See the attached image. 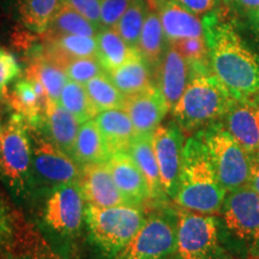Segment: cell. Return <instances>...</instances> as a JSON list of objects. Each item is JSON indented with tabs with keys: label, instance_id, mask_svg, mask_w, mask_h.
Wrapping results in <instances>:
<instances>
[{
	"label": "cell",
	"instance_id": "cell-1",
	"mask_svg": "<svg viewBox=\"0 0 259 259\" xmlns=\"http://www.w3.org/2000/svg\"><path fill=\"white\" fill-rule=\"evenodd\" d=\"M25 208L38 232L61 259H74L85 229L87 200L78 183L36 191Z\"/></svg>",
	"mask_w": 259,
	"mask_h": 259
},
{
	"label": "cell",
	"instance_id": "cell-2",
	"mask_svg": "<svg viewBox=\"0 0 259 259\" xmlns=\"http://www.w3.org/2000/svg\"><path fill=\"white\" fill-rule=\"evenodd\" d=\"M203 28L211 73L236 100L255 95L259 92V57L231 24L215 14L203 18Z\"/></svg>",
	"mask_w": 259,
	"mask_h": 259
},
{
	"label": "cell",
	"instance_id": "cell-3",
	"mask_svg": "<svg viewBox=\"0 0 259 259\" xmlns=\"http://www.w3.org/2000/svg\"><path fill=\"white\" fill-rule=\"evenodd\" d=\"M32 149L28 121L16 112H0V181L14 202L27 206L32 193Z\"/></svg>",
	"mask_w": 259,
	"mask_h": 259
},
{
	"label": "cell",
	"instance_id": "cell-4",
	"mask_svg": "<svg viewBox=\"0 0 259 259\" xmlns=\"http://www.w3.org/2000/svg\"><path fill=\"white\" fill-rule=\"evenodd\" d=\"M226 194L205 144L198 135L187 139L176 202L189 211L215 215L221 211Z\"/></svg>",
	"mask_w": 259,
	"mask_h": 259
},
{
	"label": "cell",
	"instance_id": "cell-5",
	"mask_svg": "<svg viewBox=\"0 0 259 259\" xmlns=\"http://www.w3.org/2000/svg\"><path fill=\"white\" fill-rule=\"evenodd\" d=\"M144 220L139 205L100 208L87 204V241L97 258L113 259L134 238Z\"/></svg>",
	"mask_w": 259,
	"mask_h": 259
},
{
	"label": "cell",
	"instance_id": "cell-6",
	"mask_svg": "<svg viewBox=\"0 0 259 259\" xmlns=\"http://www.w3.org/2000/svg\"><path fill=\"white\" fill-rule=\"evenodd\" d=\"M235 101L211 72L193 73L185 92L171 108V114L181 130L193 131L225 118Z\"/></svg>",
	"mask_w": 259,
	"mask_h": 259
},
{
	"label": "cell",
	"instance_id": "cell-7",
	"mask_svg": "<svg viewBox=\"0 0 259 259\" xmlns=\"http://www.w3.org/2000/svg\"><path fill=\"white\" fill-rule=\"evenodd\" d=\"M205 144L213 169L226 192L248 185L251 156L223 124L215 122L197 134Z\"/></svg>",
	"mask_w": 259,
	"mask_h": 259
},
{
	"label": "cell",
	"instance_id": "cell-8",
	"mask_svg": "<svg viewBox=\"0 0 259 259\" xmlns=\"http://www.w3.org/2000/svg\"><path fill=\"white\" fill-rule=\"evenodd\" d=\"M178 211L161 208L145 216L134 238L113 259H171L177 250Z\"/></svg>",
	"mask_w": 259,
	"mask_h": 259
},
{
	"label": "cell",
	"instance_id": "cell-9",
	"mask_svg": "<svg viewBox=\"0 0 259 259\" xmlns=\"http://www.w3.org/2000/svg\"><path fill=\"white\" fill-rule=\"evenodd\" d=\"M29 131L32 149V193L64 184L78 183L79 164L60 150L41 128L29 125Z\"/></svg>",
	"mask_w": 259,
	"mask_h": 259
},
{
	"label": "cell",
	"instance_id": "cell-10",
	"mask_svg": "<svg viewBox=\"0 0 259 259\" xmlns=\"http://www.w3.org/2000/svg\"><path fill=\"white\" fill-rule=\"evenodd\" d=\"M178 259H220L219 221L213 215L178 211Z\"/></svg>",
	"mask_w": 259,
	"mask_h": 259
},
{
	"label": "cell",
	"instance_id": "cell-11",
	"mask_svg": "<svg viewBox=\"0 0 259 259\" xmlns=\"http://www.w3.org/2000/svg\"><path fill=\"white\" fill-rule=\"evenodd\" d=\"M223 222L236 239L250 247L259 246V196L250 186L226 194Z\"/></svg>",
	"mask_w": 259,
	"mask_h": 259
},
{
	"label": "cell",
	"instance_id": "cell-12",
	"mask_svg": "<svg viewBox=\"0 0 259 259\" xmlns=\"http://www.w3.org/2000/svg\"><path fill=\"white\" fill-rule=\"evenodd\" d=\"M162 189L166 198L176 200L184 160V135L178 124L160 125L153 132Z\"/></svg>",
	"mask_w": 259,
	"mask_h": 259
},
{
	"label": "cell",
	"instance_id": "cell-13",
	"mask_svg": "<svg viewBox=\"0 0 259 259\" xmlns=\"http://www.w3.org/2000/svg\"><path fill=\"white\" fill-rule=\"evenodd\" d=\"M122 109L131 119L136 134L154 132L169 111L160 88L154 84L142 92L125 96Z\"/></svg>",
	"mask_w": 259,
	"mask_h": 259
},
{
	"label": "cell",
	"instance_id": "cell-14",
	"mask_svg": "<svg viewBox=\"0 0 259 259\" xmlns=\"http://www.w3.org/2000/svg\"><path fill=\"white\" fill-rule=\"evenodd\" d=\"M78 184L87 204L90 205L108 208L130 204L124 194L116 187L107 162L80 166Z\"/></svg>",
	"mask_w": 259,
	"mask_h": 259
},
{
	"label": "cell",
	"instance_id": "cell-15",
	"mask_svg": "<svg viewBox=\"0 0 259 259\" xmlns=\"http://www.w3.org/2000/svg\"><path fill=\"white\" fill-rule=\"evenodd\" d=\"M107 164L116 187L130 204L141 205L151 200L148 181L128 151H118L112 154Z\"/></svg>",
	"mask_w": 259,
	"mask_h": 259
},
{
	"label": "cell",
	"instance_id": "cell-16",
	"mask_svg": "<svg viewBox=\"0 0 259 259\" xmlns=\"http://www.w3.org/2000/svg\"><path fill=\"white\" fill-rule=\"evenodd\" d=\"M223 126L248 154L259 151V106L254 100H236Z\"/></svg>",
	"mask_w": 259,
	"mask_h": 259
},
{
	"label": "cell",
	"instance_id": "cell-17",
	"mask_svg": "<svg viewBox=\"0 0 259 259\" xmlns=\"http://www.w3.org/2000/svg\"><path fill=\"white\" fill-rule=\"evenodd\" d=\"M160 88L162 95L166 100L168 108H173L185 92L187 84L192 77L189 63L181 56L179 51L169 45L164 51L160 65Z\"/></svg>",
	"mask_w": 259,
	"mask_h": 259
},
{
	"label": "cell",
	"instance_id": "cell-18",
	"mask_svg": "<svg viewBox=\"0 0 259 259\" xmlns=\"http://www.w3.org/2000/svg\"><path fill=\"white\" fill-rule=\"evenodd\" d=\"M80 122L58 101L48 100L41 130L60 150L73 158Z\"/></svg>",
	"mask_w": 259,
	"mask_h": 259
},
{
	"label": "cell",
	"instance_id": "cell-19",
	"mask_svg": "<svg viewBox=\"0 0 259 259\" xmlns=\"http://www.w3.org/2000/svg\"><path fill=\"white\" fill-rule=\"evenodd\" d=\"M158 16L166 38L169 42L192 37H203V21L197 15L173 2L167 0L160 6Z\"/></svg>",
	"mask_w": 259,
	"mask_h": 259
},
{
	"label": "cell",
	"instance_id": "cell-20",
	"mask_svg": "<svg viewBox=\"0 0 259 259\" xmlns=\"http://www.w3.org/2000/svg\"><path fill=\"white\" fill-rule=\"evenodd\" d=\"M94 120L101 132L111 155L118 151H128L136 131L125 109L116 108L102 111L95 116Z\"/></svg>",
	"mask_w": 259,
	"mask_h": 259
},
{
	"label": "cell",
	"instance_id": "cell-21",
	"mask_svg": "<svg viewBox=\"0 0 259 259\" xmlns=\"http://www.w3.org/2000/svg\"><path fill=\"white\" fill-rule=\"evenodd\" d=\"M128 154L134 158L136 164L139 167L148 181L151 200H157V202L163 200L166 196L162 189L160 169H158L153 143V132L136 134L135 138L130 144Z\"/></svg>",
	"mask_w": 259,
	"mask_h": 259
},
{
	"label": "cell",
	"instance_id": "cell-22",
	"mask_svg": "<svg viewBox=\"0 0 259 259\" xmlns=\"http://www.w3.org/2000/svg\"><path fill=\"white\" fill-rule=\"evenodd\" d=\"M6 100L10 109L23 116L29 125L42 127L48 102L40 99L31 79L22 78L16 82L11 92L6 95Z\"/></svg>",
	"mask_w": 259,
	"mask_h": 259
},
{
	"label": "cell",
	"instance_id": "cell-23",
	"mask_svg": "<svg viewBox=\"0 0 259 259\" xmlns=\"http://www.w3.org/2000/svg\"><path fill=\"white\" fill-rule=\"evenodd\" d=\"M96 41V58L105 72H111L126 61L141 54L137 48L128 46L114 28L102 29L97 32Z\"/></svg>",
	"mask_w": 259,
	"mask_h": 259
},
{
	"label": "cell",
	"instance_id": "cell-24",
	"mask_svg": "<svg viewBox=\"0 0 259 259\" xmlns=\"http://www.w3.org/2000/svg\"><path fill=\"white\" fill-rule=\"evenodd\" d=\"M111 157L108 148L94 119L80 125L74 144L73 160L79 164L103 163Z\"/></svg>",
	"mask_w": 259,
	"mask_h": 259
},
{
	"label": "cell",
	"instance_id": "cell-25",
	"mask_svg": "<svg viewBox=\"0 0 259 259\" xmlns=\"http://www.w3.org/2000/svg\"><path fill=\"white\" fill-rule=\"evenodd\" d=\"M114 85L125 96L139 93L147 89L151 84L150 66L141 54L136 56L116 67L115 70L107 72Z\"/></svg>",
	"mask_w": 259,
	"mask_h": 259
},
{
	"label": "cell",
	"instance_id": "cell-26",
	"mask_svg": "<svg viewBox=\"0 0 259 259\" xmlns=\"http://www.w3.org/2000/svg\"><path fill=\"white\" fill-rule=\"evenodd\" d=\"M164 35L158 12L149 11L139 36L137 50L150 67H157L164 53Z\"/></svg>",
	"mask_w": 259,
	"mask_h": 259
},
{
	"label": "cell",
	"instance_id": "cell-27",
	"mask_svg": "<svg viewBox=\"0 0 259 259\" xmlns=\"http://www.w3.org/2000/svg\"><path fill=\"white\" fill-rule=\"evenodd\" d=\"M25 78L38 80L53 101L59 100L61 90L69 80L63 67L47 60L44 57V52L41 56L31 59L25 69Z\"/></svg>",
	"mask_w": 259,
	"mask_h": 259
},
{
	"label": "cell",
	"instance_id": "cell-28",
	"mask_svg": "<svg viewBox=\"0 0 259 259\" xmlns=\"http://www.w3.org/2000/svg\"><path fill=\"white\" fill-rule=\"evenodd\" d=\"M61 0H17L18 19L23 27L44 34L50 27Z\"/></svg>",
	"mask_w": 259,
	"mask_h": 259
},
{
	"label": "cell",
	"instance_id": "cell-29",
	"mask_svg": "<svg viewBox=\"0 0 259 259\" xmlns=\"http://www.w3.org/2000/svg\"><path fill=\"white\" fill-rule=\"evenodd\" d=\"M97 29H100L79 12L60 2L56 14L52 18L51 24L45 32L47 34H72L82 36L96 37Z\"/></svg>",
	"mask_w": 259,
	"mask_h": 259
},
{
	"label": "cell",
	"instance_id": "cell-30",
	"mask_svg": "<svg viewBox=\"0 0 259 259\" xmlns=\"http://www.w3.org/2000/svg\"><path fill=\"white\" fill-rule=\"evenodd\" d=\"M58 102L67 109L80 124L95 119V116L99 114V111L90 100L85 85L73 80L69 79L65 83Z\"/></svg>",
	"mask_w": 259,
	"mask_h": 259
},
{
	"label": "cell",
	"instance_id": "cell-31",
	"mask_svg": "<svg viewBox=\"0 0 259 259\" xmlns=\"http://www.w3.org/2000/svg\"><path fill=\"white\" fill-rule=\"evenodd\" d=\"M84 85L99 113L124 107L125 95L116 88L107 72L100 73Z\"/></svg>",
	"mask_w": 259,
	"mask_h": 259
},
{
	"label": "cell",
	"instance_id": "cell-32",
	"mask_svg": "<svg viewBox=\"0 0 259 259\" xmlns=\"http://www.w3.org/2000/svg\"><path fill=\"white\" fill-rule=\"evenodd\" d=\"M145 16H147V6L144 0H134V3L128 6L125 14L115 24L114 29L128 46L137 48Z\"/></svg>",
	"mask_w": 259,
	"mask_h": 259
},
{
	"label": "cell",
	"instance_id": "cell-33",
	"mask_svg": "<svg viewBox=\"0 0 259 259\" xmlns=\"http://www.w3.org/2000/svg\"><path fill=\"white\" fill-rule=\"evenodd\" d=\"M169 44L174 45V47L180 52L181 56L185 58L192 70V74L198 72H211L208 47H206L204 36L185 38V40L169 42Z\"/></svg>",
	"mask_w": 259,
	"mask_h": 259
},
{
	"label": "cell",
	"instance_id": "cell-34",
	"mask_svg": "<svg viewBox=\"0 0 259 259\" xmlns=\"http://www.w3.org/2000/svg\"><path fill=\"white\" fill-rule=\"evenodd\" d=\"M105 72L97 58H74L65 66L67 78L73 82L85 84L94 77Z\"/></svg>",
	"mask_w": 259,
	"mask_h": 259
},
{
	"label": "cell",
	"instance_id": "cell-35",
	"mask_svg": "<svg viewBox=\"0 0 259 259\" xmlns=\"http://www.w3.org/2000/svg\"><path fill=\"white\" fill-rule=\"evenodd\" d=\"M16 223L11 208L0 197V257L11 250L16 240Z\"/></svg>",
	"mask_w": 259,
	"mask_h": 259
},
{
	"label": "cell",
	"instance_id": "cell-36",
	"mask_svg": "<svg viewBox=\"0 0 259 259\" xmlns=\"http://www.w3.org/2000/svg\"><path fill=\"white\" fill-rule=\"evenodd\" d=\"M22 70L18 60L11 52L0 48V97L6 99L8 85L19 78Z\"/></svg>",
	"mask_w": 259,
	"mask_h": 259
},
{
	"label": "cell",
	"instance_id": "cell-37",
	"mask_svg": "<svg viewBox=\"0 0 259 259\" xmlns=\"http://www.w3.org/2000/svg\"><path fill=\"white\" fill-rule=\"evenodd\" d=\"M134 0H102L100 28H114Z\"/></svg>",
	"mask_w": 259,
	"mask_h": 259
},
{
	"label": "cell",
	"instance_id": "cell-38",
	"mask_svg": "<svg viewBox=\"0 0 259 259\" xmlns=\"http://www.w3.org/2000/svg\"><path fill=\"white\" fill-rule=\"evenodd\" d=\"M100 28L101 0H61Z\"/></svg>",
	"mask_w": 259,
	"mask_h": 259
},
{
	"label": "cell",
	"instance_id": "cell-39",
	"mask_svg": "<svg viewBox=\"0 0 259 259\" xmlns=\"http://www.w3.org/2000/svg\"><path fill=\"white\" fill-rule=\"evenodd\" d=\"M192 14L199 16L211 11L218 0H173Z\"/></svg>",
	"mask_w": 259,
	"mask_h": 259
},
{
	"label": "cell",
	"instance_id": "cell-40",
	"mask_svg": "<svg viewBox=\"0 0 259 259\" xmlns=\"http://www.w3.org/2000/svg\"><path fill=\"white\" fill-rule=\"evenodd\" d=\"M251 171L248 186L259 196V151L251 154Z\"/></svg>",
	"mask_w": 259,
	"mask_h": 259
},
{
	"label": "cell",
	"instance_id": "cell-41",
	"mask_svg": "<svg viewBox=\"0 0 259 259\" xmlns=\"http://www.w3.org/2000/svg\"><path fill=\"white\" fill-rule=\"evenodd\" d=\"M231 2L238 6V8L248 11L250 14L259 10V0H231Z\"/></svg>",
	"mask_w": 259,
	"mask_h": 259
},
{
	"label": "cell",
	"instance_id": "cell-42",
	"mask_svg": "<svg viewBox=\"0 0 259 259\" xmlns=\"http://www.w3.org/2000/svg\"><path fill=\"white\" fill-rule=\"evenodd\" d=\"M250 19H251L252 28H253L255 35H257V36L259 37V10H257V11L251 12Z\"/></svg>",
	"mask_w": 259,
	"mask_h": 259
},
{
	"label": "cell",
	"instance_id": "cell-43",
	"mask_svg": "<svg viewBox=\"0 0 259 259\" xmlns=\"http://www.w3.org/2000/svg\"><path fill=\"white\" fill-rule=\"evenodd\" d=\"M254 101H255V103H257V105L259 106V92L254 95Z\"/></svg>",
	"mask_w": 259,
	"mask_h": 259
},
{
	"label": "cell",
	"instance_id": "cell-44",
	"mask_svg": "<svg viewBox=\"0 0 259 259\" xmlns=\"http://www.w3.org/2000/svg\"><path fill=\"white\" fill-rule=\"evenodd\" d=\"M10 259H31V258H28V257H17V258H10Z\"/></svg>",
	"mask_w": 259,
	"mask_h": 259
},
{
	"label": "cell",
	"instance_id": "cell-45",
	"mask_svg": "<svg viewBox=\"0 0 259 259\" xmlns=\"http://www.w3.org/2000/svg\"><path fill=\"white\" fill-rule=\"evenodd\" d=\"M0 102H2V99H0ZM3 109H4V108H3V107H2V103H0V112H2Z\"/></svg>",
	"mask_w": 259,
	"mask_h": 259
},
{
	"label": "cell",
	"instance_id": "cell-46",
	"mask_svg": "<svg viewBox=\"0 0 259 259\" xmlns=\"http://www.w3.org/2000/svg\"><path fill=\"white\" fill-rule=\"evenodd\" d=\"M0 99H2V97H0ZM2 100H3V99H2Z\"/></svg>",
	"mask_w": 259,
	"mask_h": 259
}]
</instances>
